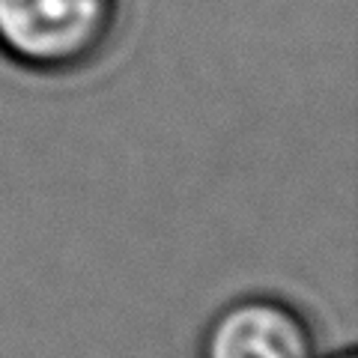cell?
Masks as SVG:
<instances>
[{
	"label": "cell",
	"mask_w": 358,
	"mask_h": 358,
	"mask_svg": "<svg viewBox=\"0 0 358 358\" xmlns=\"http://www.w3.org/2000/svg\"><path fill=\"white\" fill-rule=\"evenodd\" d=\"M200 358H322L317 331L296 305L278 296H242L209 320Z\"/></svg>",
	"instance_id": "7a4b0ae2"
},
{
	"label": "cell",
	"mask_w": 358,
	"mask_h": 358,
	"mask_svg": "<svg viewBox=\"0 0 358 358\" xmlns=\"http://www.w3.org/2000/svg\"><path fill=\"white\" fill-rule=\"evenodd\" d=\"M329 358H358L352 350H346V352H338V355H329Z\"/></svg>",
	"instance_id": "3957f363"
},
{
	"label": "cell",
	"mask_w": 358,
	"mask_h": 358,
	"mask_svg": "<svg viewBox=\"0 0 358 358\" xmlns=\"http://www.w3.org/2000/svg\"><path fill=\"white\" fill-rule=\"evenodd\" d=\"M120 0H0V54L36 75H69L105 54Z\"/></svg>",
	"instance_id": "6da1fadb"
}]
</instances>
